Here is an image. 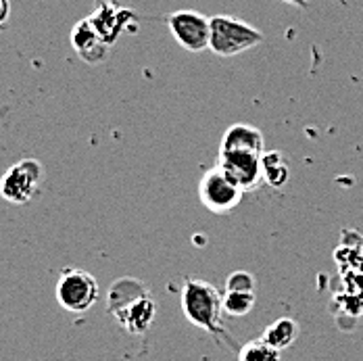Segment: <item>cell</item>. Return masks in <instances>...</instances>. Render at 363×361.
Segmentation results:
<instances>
[{
  "mask_svg": "<svg viewBox=\"0 0 363 361\" xmlns=\"http://www.w3.org/2000/svg\"><path fill=\"white\" fill-rule=\"evenodd\" d=\"M255 307V292L225 290L223 294V313L232 318H242Z\"/></svg>",
  "mask_w": 363,
  "mask_h": 361,
  "instance_id": "cell-14",
  "label": "cell"
},
{
  "mask_svg": "<svg viewBox=\"0 0 363 361\" xmlns=\"http://www.w3.org/2000/svg\"><path fill=\"white\" fill-rule=\"evenodd\" d=\"M57 301L72 313H84L99 301L96 278L82 267H65L57 280Z\"/></svg>",
  "mask_w": 363,
  "mask_h": 361,
  "instance_id": "cell-5",
  "label": "cell"
},
{
  "mask_svg": "<svg viewBox=\"0 0 363 361\" xmlns=\"http://www.w3.org/2000/svg\"><path fill=\"white\" fill-rule=\"evenodd\" d=\"M242 188L232 180L225 172H221L218 165L207 170L199 182V199L205 209L211 213H230L236 209L242 201Z\"/></svg>",
  "mask_w": 363,
  "mask_h": 361,
  "instance_id": "cell-6",
  "label": "cell"
},
{
  "mask_svg": "<svg viewBox=\"0 0 363 361\" xmlns=\"http://www.w3.org/2000/svg\"><path fill=\"white\" fill-rule=\"evenodd\" d=\"M182 309L188 322L211 334H221L223 296L219 290L205 280H188L182 289Z\"/></svg>",
  "mask_w": 363,
  "mask_h": 361,
  "instance_id": "cell-2",
  "label": "cell"
},
{
  "mask_svg": "<svg viewBox=\"0 0 363 361\" xmlns=\"http://www.w3.org/2000/svg\"><path fill=\"white\" fill-rule=\"evenodd\" d=\"M225 290H240V292H253L255 290V278L249 272H234L230 274Z\"/></svg>",
  "mask_w": 363,
  "mask_h": 361,
  "instance_id": "cell-16",
  "label": "cell"
},
{
  "mask_svg": "<svg viewBox=\"0 0 363 361\" xmlns=\"http://www.w3.org/2000/svg\"><path fill=\"white\" fill-rule=\"evenodd\" d=\"M261 167H263V180L274 188H282L291 178L289 161L280 150H265L261 155Z\"/></svg>",
  "mask_w": 363,
  "mask_h": 361,
  "instance_id": "cell-12",
  "label": "cell"
},
{
  "mask_svg": "<svg viewBox=\"0 0 363 361\" xmlns=\"http://www.w3.org/2000/svg\"><path fill=\"white\" fill-rule=\"evenodd\" d=\"M72 46L77 57L88 65H101L109 59L111 44L96 32L92 21L86 17L72 28Z\"/></svg>",
  "mask_w": 363,
  "mask_h": 361,
  "instance_id": "cell-10",
  "label": "cell"
},
{
  "mask_svg": "<svg viewBox=\"0 0 363 361\" xmlns=\"http://www.w3.org/2000/svg\"><path fill=\"white\" fill-rule=\"evenodd\" d=\"M219 150H247V152H265V140L259 128L251 123H234L230 126L219 143Z\"/></svg>",
  "mask_w": 363,
  "mask_h": 361,
  "instance_id": "cell-11",
  "label": "cell"
},
{
  "mask_svg": "<svg viewBox=\"0 0 363 361\" xmlns=\"http://www.w3.org/2000/svg\"><path fill=\"white\" fill-rule=\"evenodd\" d=\"M107 309L132 334H143L155 318V303L145 287L134 278L117 280L109 292Z\"/></svg>",
  "mask_w": 363,
  "mask_h": 361,
  "instance_id": "cell-1",
  "label": "cell"
},
{
  "mask_svg": "<svg viewBox=\"0 0 363 361\" xmlns=\"http://www.w3.org/2000/svg\"><path fill=\"white\" fill-rule=\"evenodd\" d=\"M296 336H298V324L291 318L276 320L274 324L267 326L263 330V334H261V338L265 343H269L272 347H276L278 351H284L286 347H291L292 343L296 340Z\"/></svg>",
  "mask_w": 363,
  "mask_h": 361,
  "instance_id": "cell-13",
  "label": "cell"
},
{
  "mask_svg": "<svg viewBox=\"0 0 363 361\" xmlns=\"http://www.w3.org/2000/svg\"><path fill=\"white\" fill-rule=\"evenodd\" d=\"M167 26L172 36L188 52H203L209 48L211 38V19L199 11H176L167 15Z\"/></svg>",
  "mask_w": 363,
  "mask_h": 361,
  "instance_id": "cell-7",
  "label": "cell"
},
{
  "mask_svg": "<svg viewBox=\"0 0 363 361\" xmlns=\"http://www.w3.org/2000/svg\"><path fill=\"white\" fill-rule=\"evenodd\" d=\"M282 2L292 4V6H296V9H307V6H309V0H282Z\"/></svg>",
  "mask_w": 363,
  "mask_h": 361,
  "instance_id": "cell-18",
  "label": "cell"
},
{
  "mask_svg": "<svg viewBox=\"0 0 363 361\" xmlns=\"http://www.w3.org/2000/svg\"><path fill=\"white\" fill-rule=\"evenodd\" d=\"M44 167L36 159H23L11 165L0 178V196L13 205H28L40 194Z\"/></svg>",
  "mask_w": 363,
  "mask_h": 361,
  "instance_id": "cell-4",
  "label": "cell"
},
{
  "mask_svg": "<svg viewBox=\"0 0 363 361\" xmlns=\"http://www.w3.org/2000/svg\"><path fill=\"white\" fill-rule=\"evenodd\" d=\"M263 42V34L242 19L234 15H216L211 17V38L209 50L218 57L230 59L242 55Z\"/></svg>",
  "mask_w": 363,
  "mask_h": 361,
  "instance_id": "cell-3",
  "label": "cell"
},
{
  "mask_svg": "<svg viewBox=\"0 0 363 361\" xmlns=\"http://www.w3.org/2000/svg\"><path fill=\"white\" fill-rule=\"evenodd\" d=\"M96 32L109 42L111 46L130 30V23L136 21V15L132 9L115 2V0H99L94 11L88 17Z\"/></svg>",
  "mask_w": 363,
  "mask_h": 361,
  "instance_id": "cell-9",
  "label": "cell"
},
{
  "mask_svg": "<svg viewBox=\"0 0 363 361\" xmlns=\"http://www.w3.org/2000/svg\"><path fill=\"white\" fill-rule=\"evenodd\" d=\"M238 361H280V351L263 338H255L240 349Z\"/></svg>",
  "mask_w": 363,
  "mask_h": 361,
  "instance_id": "cell-15",
  "label": "cell"
},
{
  "mask_svg": "<svg viewBox=\"0 0 363 361\" xmlns=\"http://www.w3.org/2000/svg\"><path fill=\"white\" fill-rule=\"evenodd\" d=\"M11 21V0H0V32L6 30Z\"/></svg>",
  "mask_w": 363,
  "mask_h": 361,
  "instance_id": "cell-17",
  "label": "cell"
},
{
  "mask_svg": "<svg viewBox=\"0 0 363 361\" xmlns=\"http://www.w3.org/2000/svg\"><path fill=\"white\" fill-rule=\"evenodd\" d=\"M218 167L236 182L242 188V192H253L261 186V182H265L263 167H261V155L257 152L219 150Z\"/></svg>",
  "mask_w": 363,
  "mask_h": 361,
  "instance_id": "cell-8",
  "label": "cell"
}]
</instances>
